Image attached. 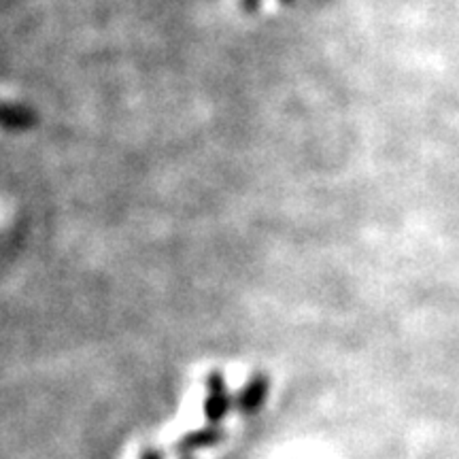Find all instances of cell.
<instances>
[{"instance_id": "4", "label": "cell", "mask_w": 459, "mask_h": 459, "mask_svg": "<svg viewBox=\"0 0 459 459\" xmlns=\"http://www.w3.org/2000/svg\"><path fill=\"white\" fill-rule=\"evenodd\" d=\"M139 459H164V453L158 449H145L141 453Z\"/></svg>"}, {"instance_id": "1", "label": "cell", "mask_w": 459, "mask_h": 459, "mask_svg": "<svg viewBox=\"0 0 459 459\" xmlns=\"http://www.w3.org/2000/svg\"><path fill=\"white\" fill-rule=\"evenodd\" d=\"M232 395H230L228 383L221 372L213 370L206 377V398H204V417L209 423H221L232 411Z\"/></svg>"}, {"instance_id": "3", "label": "cell", "mask_w": 459, "mask_h": 459, "mask_svg": "<svg viewBox=\"0 0 459 459\" xmlns=\"http://www.w3.org/2000/svg\"><path fill=\"white\" fill-rule=\"evenodd\" d=\"M226 438V432H223L220 423H209V426L196 429V432H189L187 436L177 443V451L181 455H192V453L211 449V446H217L221 440Z\"/></svg>"}, {"instance_id": "5", "label": "cell", "mask_w": 459, "mask_h": 459, "mask_svg": "<svg viewBox=\"0 0 459 459\" xmlns=\"http://www.w3.org/2000/svg\"><path fill=\"white\" fill-rule=\"evenodd\" d=\"M257 3H260V0H243L245 9H255V7H257Z\"/></svg>"}, {"instance_id": "6", "label": "cell", "mask_w": 459, "mask_h": 459, "mask_svg": "<svg viewBox=\"0 0 459 459\" xmlns=\"http://www.w3.org/2000/svg\"><path fill=\"white\" fill-rule=\"evenodd\" d=\"M181 459H194V457H189V455H183Z\"/></svg>"}, {"instance_id": "2", "label": "cell", "mask_w": 459, "mask_h": 459, "mask_svg": "<svg viewBox=\"0 0 459 459\" xmlns=\"http://www.w3.org/2000/svg\"><path fill=\"white\" fill-rule=\"evenodd\" d=\"M268 392H271V377L266 372H254L234 398V406L240 415H257L266 404Z\"/></svg>"}]
</instances>
